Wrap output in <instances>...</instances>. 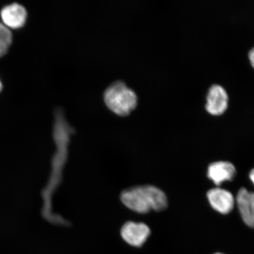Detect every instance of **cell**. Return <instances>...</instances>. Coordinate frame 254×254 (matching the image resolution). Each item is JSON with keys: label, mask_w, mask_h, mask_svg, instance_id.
Here are the masks:
<instances>
[{"label": "cell", "mask_w": 254, "mask_h": 254, "mask_svg": "<svg viewBox=\"0 0 254 254\" xmlns=\"http://www.w3.org/2000/svg\"><path fill=\"white\" fill-rule=\"evenodd\" d=\"M236 201L244 222L248 226L254 228V192L242 188L237 193Z\"/></svg>", "instance_id": "obj_8"}, {"label": "cell", "mask_w": 254, "mask_h": 254, "mask_svg": "<svg viewBox=\"0 0 254 254\" xmlns=\"http://www.w3.org/2000/svg\"><path fill=\"white\" fill-rule=\"evenodd\" d=\"M250 179L251 181H252L254 186V168L252 171H251L250 173Z\"/></svg>", "instance_id": "obj_12"}, {"label": "cell", "mask_w": 254, "mask_h": 254, "mask_svg": "<svg viewBox=\"0 0 254 254\" xmlns=\"http://www.w3.org/2000/svg\"><path fill=\"white\" fill-rule=\"evenodd\" d=\"M221 254V253H216V254Z\"/></svg>", "instance_id": "obj_14"}, {"label": "cell", "mask_w": 254, "mask_h": 254, "mask_svg": "<svg viewBox=\"0 0 254 254\" xmlns=\"http://www.w3.org/2000/svg\"><path fill=\"white\" fill-rule=\"evenodd\" d=\"M104 98L108 107L121 116L128 115L137 104L135 92L122 81L110 85L104 92Z\"/></svg>", "instance_id": "obj_3"}, {"label": "cell", "mask_w": 254, "mask_h": 254, "mask_svg": "<svg viewBox=\"0 0 254 254\" xmlns=\"http://www.w3.org/2000/svg\"><path fill=\"white\" fill-rule=\"evenodd\" d=\"M75 129L65 118L61 109H56L53 136L56 150L52 160V170L49 180L41 192L43 201L41 214L50 223L57 226L69 227L71 222L53 211V197L62 184L63 171L68 158V147Z\"/></svg>", "instance_id": "obj_1"}, {"label": "cell", "mask_w": 254, "mask_h": 254, "mask_svg": "<svg viewBox=\"0 0 254 254\" xmlns=\"http://www.w3.org/2000/svg\"><path fill=\"white\" fill-rule=\"evenodd\" d=\"M2 85L1 81H0V92H1V91L2 90Z\"/></svg>", "instance_id": "obj_13"}, {"label": "cell", "mask_w": 254, "mask_h": 254, "mask_svg": "<svg viewBox=\"0 0 254 254\" xmlns=\"http://www.w3.org/2000/svg\"><path fill=\"white\" fill-rule=\"evenodd\" d=\"M207 197L212 207L221 214L230 213L234 208V196L227 190L221 188L211 189L207 192Z\"/></svg>", "instance_id": "obj_6"}, {"label": "cell", "mask_w": 254, "mask_h": 254, "mask_svg": "<svg viewBox=\"0 0 254 254\" xmlns=\"http://www.w3.org/2000/svg\"><path fill=\"white\" fill-rule=\"evenodd\" d=\"M9 46L0 41V58L4 56L7 53Z\"/></svg>", "instance_id": "obj_10"}, {"label": "cell", "mask_w": 254, "mask_h": 254, "mask_svg": "<svg viewBox=\"0 0 254 254\" xmlns=\"http://www.w3.org/2000/svg\"><path fill=\"white\" fill-rule=\"evenodd\" d=\"M205 109L212 116H220L225 113L228 106V95L220 85L214 84L209 88L206 98Z\"/></svg>", "instance_id": "obj_5"}, {"label": "cell", "mask_w": 254, "mask_h": 254, "mask_svg": "<svg viewBox=\"0 0 254 254\" xmlns=\"http://www.w3.org/2000/svg\"><path fill=\"white\" fill-rule=\"evenodd\" d=\"M120 234L128 245L139 248L144 245L150 236L151 230L143 222L127 221L121 228Z\"/></svg>", "instance_id": "obj_4"}, {"label": "cell", "mask_w": 254, "mask_h": 254, "mask_svg": "<svg viewBox=\"0 0 254 254\" xmlns=\"http://www.w3.org/2000/svg\"><path fill=\"white\" fill-rule=\"evenodd\" d=\"M2 24L12 29L24 26L27 20V12L23 5L13 3L5 6L1 11Z\"/></svg>", "instance_id": "obj_7"}, {"label": "cell", "mask_w": 254, "mask_h": 254, "mask_svg": "<svg viewBox=\"0 0 254 254\" xmlns=\"http://www.w3.org/2000/svg\"><path fill=\"white\" fill-rule=\"evenodd\" d=\"M120 199L127 208L140 214H147L151 210L163 211L168 205L166 193L150 185L134 186L124 190Z\"/></svg>", "instance_id": "obj_2"}, {"label": "cell", "mask_w": 254, "mask_h": 254, "mask_svg": "<svg viewBox=\"0 0 254 254\" xmlns=\"http://www.w3.org/2000/svg\"><path fill=\"white\" fill-rule=\"evenodd\" d=\"M249 58L251 64H252L253 67L254 68V47L250 51L249 53Z\"/></svg>", "instance_id": "obj_11"}, {"label": "cell", "mask_w": 254, "mask_h": 254, "mask_svg": "<svg viewBox=\"0 0 254 254\" xmlns=\"http://www.w3.org/2000/svg\"><path fill=\"white\" fill-rule=\"evenodd\" d=\"M208 177L216 186L234 179L236 174V169L230 162H215L209 165L208 168Z\"/></svg>", "instance_id": "obj_9"}]
</instances>
